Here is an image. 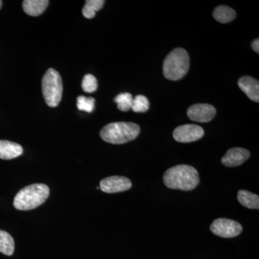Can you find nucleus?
Listing matches in <instances>:
<instances>
[{
	"label": "nucleus",
	"mask_w": 259,
	"mask_h": 259,
	"mask_svg": "<svg viewBox=\"0 0 259 259\" xmlns=\"http://www.w3.org/2000/svg\"><path fill=\"white\" fill-rule=\"evenodd\" d=\"M165 185L172 190L191 191L199 183L198 171L189 165H178L167 170L163 175Z\"/></svg>",
	"instance_id": "nucleus-1"
},
{
	"label": "nucleus",
	"mask_w": 259,
	"mask_h": 259,
	"mask_svg": "<svg viewBox=\"0 0 259 259\" xmlns=\"http://www.w3.org/2000/svg\"><path fill=\"white\" fill-rule=\"evenodd\" d=\"M50 194V190L44 184H33L24 187L16 194L13 205L19 210H30L41 205Z\"/></svg>",
	"instance_id": "nucleus-2"
},
{
	"label": "nucleus",
	"mask_w": 259,
	"mask_h": 259,
	"mask_svg": "<svg viewBox=\"0 0 259 259\" xmlns=\"http://www.w3.org/2000/svg\"><path fill=\"white\" fill-rule=\"evenodd\" d=\"M139 125L133 122H112L100 131V137L112 144H123L134 141L140 134Z\"/></svg>",
	"instance_id": "nucleus-3"
},
{
	"label": "nucleus",
	"mask_w": 259,
	"mask_h": 259,
	"mask_svg": "<svg viewBox=\"0 0 259 259\" xmlns=\"http://www.w3.org/2000/svg\"><path fill=\"white\" fill-rule=\"evenodd\" d=\"M190 63V56L185 49H174L163 61V75L167 79L171 81L182 79L188 72Z\"/></svg>",
	"instance_id": "nucleus-4"
},
{
	"label": "nucleus",
	"mask_w": 259,
	"mask_h": 259,
	"mask_svg": "<svg viewBox=\"0 0 259 259\" xmlns=\"http://www.w3.org/2000/svg\"><path fill=\"white\" fill-rule=\"evenodd\" d=\"M42 92L45 101L51 107H57L60 103L63 93L61 75L56 70L49 69L42 79Z\"/></svg>",
	"instance_id": "nucleus-5"
},
{
	"label": "nucleus",
	"mask_w": 259,
	"mask_h": 259,
	"mask_svg": "<svg viewBox=\"0 0 259 259\" xmlns=\"http://www.w3.org/2000/svg\"><path fill=\"white\" fill-rule=\"evenodd\" d=\"M210 231L215 236L221 238H233L241 234L243 228L239 223L226 218H219L210 226Z\"/></svg>",
	"instance_id": "nucleus-6"
},
{
	"label": "nucleus",
	"mask_w": 259,
	"mask_h": 259,
	"mask_svg": "<svg viewBox=\"0 0 259 259\" xmlns=\"http://www.w3.org/2000/svg\"><path fill=\"white\" fill-rule=\"evenodd\" d=\"M204 134V130L200 126L187 124L177 127L174 131L173 137L177 142L191 143L202 139Z\"/></svg>",
	"instance_id": "nucleus-7"
},
{
	"label": "nucleus",
	"mask_w": 259,
	"mask_h": 259,
	"mask_svg": "<svg viewBox=\"0 0 259 259\" xmlns=\"http://www.w3.org/2000/svg\"><path fill=\"white\" fill-rule=\"evenodd\" d=\"M100 185L102 192L112 194L130 190L132 187V183L129 179L125 177L112 176L102 180Z\"/></svg>",
	"instance_id": "nucleus-8"
},
{
	"label": "nucleus",
	"mask_w": 259,
	"mask_h": 259,
	"mask_svg": "<svg viewBox=\"0 0 259 259\" xmlns=\"http://www.w3.org/2000/svg\"><path fill=\"white\" fill-rule=\"evenodd\" d=\"M215 115V108L209 104H196L187 110L189 118L195 122H208Z\"/></svg>",
	"instance_id": "nucleus-9"
},
{
	"label": "nucleus",
	"mask_w": 259,
	"mask_h": 259,
	"mask_svg": "<svg viewBox=\"0 0 259 259\" xmlns=\"http://www.w3.org/2000/svg\"><path fill=\"white\" fill-rule=\"evenodd\" d=\"M249 151L243 148H233L227 151L221 162L227 167H236L244 163L250 157Z\"/></svg>",
	"instance_id": "nucleus-10"
},
{
	"label": "nucleus",
	"mask_w": 259,
	"mask_h": 259,
	"mask_svg": "<svg viewBox=\"0 0 259 259\" xmlns=\"http://www.w3.org/2000/svg\"><path fill=\"white\" fill-rule=\"evenodd\" d=\"M238 87L253 102H259V82L251 76H242L238 81Z\"/></svg>",
	"instance_id": "nucleus-11"
},
{
	"label": "nucleus",
	"mask_w": 259,
	"mask_h": 259,
	"mask_svg": "<svg viewBox=\"0 0 259 259\" xmlns=\"http://www.w3.org/2000/svg\"><path fill=\"white\" fill-rule=\"evenodd\" d=\"M23 153L20 144L8 141H0V158L4 160L13 159Z\"/></svg>",
	"instance_id": "nucleus-12"
},
{
	"label": "nucleus",
	"mask_w": 259,
	"mask_h": 259,
	"mask_svg": "<svg viewBox=\"0 0 259 259\" xmlns=\"http://www.w3.org/2000/svg\"><path fill=\"white\" fill-rule=\"evenodd\" d=\"M47 0H25L23 3L24 12L30 16L41 15L49 5Z\"/></svg>",
	"instance_id": "nucleus-13"
},
{
	"label": "nucleus",
	"mask_w": 259,
	"mask_h": 259,
	"mask_svg": "<svg viewBox=\"0 0 259 259\" xmlns=\"http://www.w3.org/2000/svg\"><path fill=\"white\" fill-rule=\"evenodd\" d=\"M213 17L217 21L221 23H230L236 17L234 10L226 5L218 6L213 12Z\"/></svg>",
	"instance_id": "nucleus-14"
},
{
	"label": "nucleus",
	"mask_w": 259,
	"mask_h": 259,
	"mask_svg": "<svg viewBox=\"0 0 259 259\" xmlns=\"http://www.w3.org/2000/svg\"><path fill=\"white\" fill-rule=\"evenodd\" d=\"M238 200L243 206L248 209H259V197L246 190H240L238 192Z\"/></svg>",
	"instance_id": "nucleus-15"
},
{
	"label": "nucleus",
	"mask_w": 259,
	"mask_h": 259,
	"mask_svg": "<svg viewBox=\"0 0 259 259\" xmlns=\"http://www.w3.org/2000/svg\"><path fill=\"white\" fill-rule=\"evenodd\" d=\"M15 250V241L9 233L0 231V252L7 255H13Z\"/></svg>",
	"instance_id": "nucleus-16"
},
{
	"label": "nucleus",
	"mask_w": 259,
	"mask_h": 259,
	"mask_svg": "<svg viewBox=\"0 0 259 259\" xmlns=\"http://www.w3.org/2000/svg\"><path fill=\"white\" fill-rule=\"evenodd\" d=\"M105 4L104 0H88L85 3L82 10V14L85 18H95L96 12L100 11Z\"/></svg>",
	"instance_id": "nucleus-17"
},
{
	"label": "nucleus",
	"mask_w": 259,
	"mask_h": 259,
	"mask_svg": "<svg viewBox=\"0 0 259 259\" xmlns=\"http://www.w3.org/2000/svg\"><path fill=\"white\" fill-rule=\"evenodd\" d=\"M132 95L130 93H121L115 97L114 101L117 103V108L122 112H127L131 110L133 105Z\"/></svg>",
	"instance_id": "nucleus-18"
},
{
	"label": "nucleus",
	"mask_w": 259,
	"mask_h": 259,
	"mask_svg": "<svg viewBox=\"0 0 259 259\" xmlns=\"http://www.w3.org/2000/svg\"><path fill=\"white\" fill-rule=\"evenodd\" d=\"M149 109V101L144 95H138L133 100L131 110L135 112H145Z\"/></svg>",
	"instance_id": "nucleus-19"
},
{
	"label": "nucleus",
	"mask_w": 259,
	"mask_h": 259,
	"mask_svg": "<svg viewBox=\"0 0 259 259\" xmlns=\"http://www.w3.org/2000/svg\"><path fill=\"white\" fill-rule=\"evenodd\" d=\"M77 107L81 111L93 112L95 110V100L93 97L79 96L76 100Z\"/></svg>",
	"instance_id": "nucleus-20"
},
{
	"label": "nucleus",
	"mask_w": 259,
	"mask_h": 259,
	"mask_svg": "<svg viewBox=\"0 0 259 259\" xmlns=\"http://www.w3.org/2000/svg\"><path fill=\"white\" fill-rule=\"evenodd\" d=\"M97 81L93 74H88L83 76L81 88L85 93H93L97 89Z\"/></svg>",
	"instance_id": "nucleus-21"
},
{
	"label": "nucleus",
	"mask_w": 259,
	"mask_h": 259,
	"mask_svg": "<svg viewBox=\"0 0 259 259\" xmlns=\"http://www.w3.org/2000/svg\"><path fill=\"white\" fill-rule=\"evenodd\" d=\"M252 49H253V51L255 52H256L257 54L259 53V39L257 38L255 40H253V42L251 44Z\"/></svg>",
	"instance_id": "nucleus-22"
},
{
	"label": "nucleus",
	"mask_w": 259,
	"mask_h": 259,
	"mask_svg": "<svg viewBox=\"0 0 259 259\" xmlns=\"http://www.w3.org/2000/svg\"><path fill=\"white\" fill-rule=\"evenodd\" d=\"M2 6H3V2L0 0V9H1Z\"/></svg>",
	"instance_id": "nucleus-23"
}]
</instances>
